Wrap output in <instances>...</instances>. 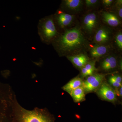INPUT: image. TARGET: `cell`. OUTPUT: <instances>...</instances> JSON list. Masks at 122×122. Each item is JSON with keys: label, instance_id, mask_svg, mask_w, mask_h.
<instances>
[{"label": "cell", "instance_id": "obj_11", "mask_svg": "<svg viewBox=\"0 0 122 122\" xmlns=\"http://www.w3.org/2000/svg\"><path fill=\"white\" fill-rule=\"evenodd\" d=\"M103 20L110 26L116 27L120 24V21L115 14L108 12H104L102 14Z\"/></svg>", "mask_w": 122, "mask_h": 122}, {"label": "cell", "instance_id": "obj_13", "mask_svg": "<svg viewBox=\"0 0 122 122\" xmlns=\"http://www.w3.org/2000/svg\"><path fill=\"white\" fill-rule=\"evenodd\" d=\"M101 65L103 69L106 71L113 69L117 66L116 58L113 56L107 57L103 61Z\"/></svg>", "mask_w": 122, "mask_h": 122}, {"label": "cell", "instance_id": "obj_7", "mask_svg": "<svg viewBox=\"0 0 122 122\" xmlns=\"http://www.w3.org/2000/svg\"><path fill=\"white\" fill-rule=\"evenodd\" d=\"M68 58L75 66L82 68L89 62V58L83 54L73 55L67 57Z\"/></svg>", "mask_w": 122, "mask_h": 122}, {"label": "cell", "instance_id": "obj_4", "mask_svg": "<svg viewBox=\"0 0 122 122\" xmlns=\"http://www.w3.org/2000/svg\"><path fill=\"white\" fill-rule=\"evenodd\" d=\"M106 74H96L90 76L83 81L82 87L85 91L91 92L100 86Z\"/></svg>", "mask_w": 122, "mask_h": 122}, {"label": "cell", "instance_id": "obj_1", "mask_svg": "<svg viewBox=\"0 0 122 122\" xmlns=\"http://www.w3.org/2000/svg\"><path fill=\"white\" fill-rule=\"evenodd\" d=\"M86 44V39L81 30L76 27L66 30L57 37L54 45L59 53L69 56L80 52Z\"/></svg>", "mask_w": 122, "mask_h": 122}, {"label": "cell", "instance_id": "obj_3", "mask_svg": "<svg viewBox=\"0 0 122 122\" xmlns=\"http://www.w3.org/2000/svg\"><path fill=\"white\" fill-rule=\"evenodd\" d=\"M38 33L42 41L49 42L56 39L57 32L52 18H45L40 21L38 26Z\"/></svg>", "mask_w": 122, "mask_h": 122}, {"label": "cell", "instance_id": "obj_23", "mask_svg": "<svg viewBox=\"0 0 122 122\" xmlns=\"http://www.w3.org/2000/svg\"><path fill=\"white\" fill-rule=\"evenodd\" d=\"M113 2V0H103L102 1L103 5L107 7L111 5Z\"/></svg>", "mask_w": 122, "mask_h": 122}, {"label": "cell", "instance_id": "obj_18", "mask_svg": "<svg viewBox=\"0 0 122 122\" xmlns=\"http://www.w3.org/2000/svg\"><path fill=\"white\" fill-rule=\"evenodd\" d=\"M122 0H118L117 1V4H116L118 13V15L119 17L121 18H122Z\"/></svg>", "mask_w": 122, "mask_h": 122}, {"label": "cell", "instance_id": "obj_24", "mask_svg": "<svg viewBox=\"0 0 122 122\" xmlns=\"http://www.w3.org/2000/svg\"><path fill=\"white\" fill-rule=\"evenodd\" d=\"M119 89L118 90V88H116L117 89L116 91H115L116 95L118 96H122V86H120L119 87Z\"/></svg>", "mask_w": 122, "mask_h": 122}, {"label": "cell", "instance_id": "obj_6", "mask_svg": "<svg viewBox=\"0 0 122 122\" xmlns=\"http://www.w3.org/2000/svg\"><path fill=\"white\" fill-rule=\"evenodd\" d=\"M97 24V16L94 13L88 14L83 18V28L87 33L93 32L96 28Z\"/></svg>", "mask_w": 122, "mask_h": 122}, {"label": "cell", "instance_id": "obj_21", "mask_svg": "<svg viewBox=\"0 0 122 122\" xmlns=\"http://www.w3.org/2000/svg\"><path fill=\"white\" fill-rule=\"evenodd\" d=\"M86 6L88 7H92L97 4L98 0H86Z\"/></svg>", "mask_w": 122, "mask_h": 122}, {"label": "cell", "instance_id": "obj_2", "mask_svg": "<svg viewBox=\"0 0 122 122\" xmlns=\"http://www.w3.org/2000/svg\"><path fill=\"white\" fill-rule=\"evenodd\" d=\"M14 109L20 122H54L49 114L42 109L29 111L14 102Z\"/></svg>", "mask_w": 122, "mask_h": 122}, {"label": "cell", "instance_id": "obj_15", "mask_svg": "<svg viewBox=\"0 0 122 122\" xmlns=\"http://www.w3.org/2000/svg\"><path fill=\"white\" fill-rule=\"evenodd\" d=\"M65 7L69 9L77 11L82 5V1L81 0H65L64 1Z\"/></svg>", "mask_w": 122, "mask_h": 122}, {"label": "cell", "instance_id": "obj_12", "mask_svg": "<svg viewBox=\"0 0 122 122\" xmlns=\"http://www.w3.org/2000/svg\"><path fill=\"white\" fill-rule=\"evenodd\" d=\"M83 82L82 79L80 78H75L63 86V90L70 94L73 90L82 86Z\"/></svg>", "mask_w": 122, "mask_h": 122}, {"label": "cell", "instance_id": "obj_17", "mask_svg": "<svg viewBox=\"0 0 122 122\" xmlns=\"http://www.w3.org/2000/svg\"><path fill=\"white\" fill-rule=\"evenodd\" d=\"M84 67L87 70L91 71L93 73L95 70H96V68L95 67V64L94 62H88Z\"/></svg>", "mask_w": 122, "mask_h": 122}, {"label": "cell", "instance_id": "obj_14", "mask_svg": "<svg viewBox=\"0 0 122 122\" xmlns=\"http://www.w3.org/2000/svg\"><path fill=\"white\" fill-rule=\"evenodd\" d=\"M70 94L75 102H80L85 100V91L82 86L73 90Z\"/></svg>", "mask_w": 122, "mask_h": 122}, {"label": "cell", "instance_id": "obj_9", "mask_svg": "<svg viewBox=\"0 0 122 122\" xmlns=\"http://www.w3.org/2000/svg\"><path fill=\"white\" fill-rule=\"evenodd\" d=\"M74 17L73 15L64 13L61 11L58 12L56 16V20L58 25L65 28L70 25L73 20Z\"/></svg>", "mask_w": 122, "mask_h": 122}, {"label": "cell", "instance_id": "obj_19", "mask_svg": "<svg viewBox=\"0 0 122 122\" xmlns=\"http://www.w3.org/2000/svg\"><path fill=\"white\" fill-rule=\"evenodd\" d=\"M81 75L82 77H86L87 76H91L93 74V73L91 71H89L85 69V67H83L81 68Z\"/></svg>", "mask_w": 122, "mask_h": 122}, {"label": "cell", "instance_id": "obj_16", "mask_svg": "<svg viewBox=\"0 0 122 122\" xmlns=\"http://www.w3.org/2000/svg\"><path fill=\"white\" fill-rule=\"evenodd\" d=\"M116 42L118 48L122 50V34L121 32L118 33L116 36Z\"/></svg>", "mask_w": 122, "mask_h": 122}, {"label": "cell", "instance_id": "obj_22", "mask_svg": "<svg viewBox=\"0 0 122 122\" xmlns=\"http://www.w3.org/2000/svg\"><path fill=\"white\" fill-rule=\"evenodd\" d=\"M110 77L116 82L119 83H122V77L120 75H113V76H111Z\"/></svg>", "mask_w": 122, "mask_h": 122}, {"label": "cell", "instance_id": "obj_10", "mask_svg": "<svg viewBox=\"0 0 122 122\" xmlns=\"http://www.w3.org/2000/svg\"><path fill=\"white\" fill-rule=\"evenodd\" d=\"M109 48L108 46L96 44L91 48L90 53L93 57H100L107 53Z\"/></svg>", "mask_w": 122, "mask_h": 122}, {"label": "cell", "instance_id": "obj_20", "mask_svg": "<svg viewBox=\"0 0 122 122\" xmlns=\"http://www.w3.org/2000/svg\"><path fill=\"white\" fill-rule=\"evenodd\" d=\"M109 82L110 83L112 86L115 87L116 88H118L122 86V83H120L116 82L115 81L113 80L111 77H110L109 79Z\"/></svg>", "mask_w": 122, "mask_h": 122}, {"label": "cell", "instance_id": "obj_5", "mask_svg": "<svg viewBox=\"0 0 122 122\" xmlns=\"http://www.w3.org/2000/svg\"><path fill=\"white\" fill-rule=\"evenodd\" d=\"M98 93L102 98L109 102H115L117 99L115 91L110 85L106 83L101 84Z\"/></svg>", "mask_w": 122, "mask_h": 122}, {"label": "cell", "instance_id": "obj_8", "mask_svg": "<svg viewBox=\"0 0 122 122\" xmlns=\"http://www.w3.org/2000/svg\"><path fill=\"white\" fill-rule=\"evenodd\" d=\"M110 38V32L105 28H101L97 30L94 37V41L97 44H105L109 41Z\"/></svg>", "mask_w": 122, "mask_h": 122}]
</instances>
